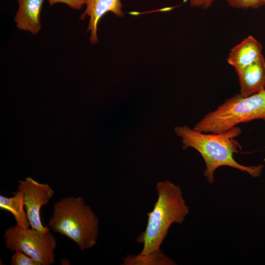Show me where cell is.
I'll return each mask as SVG.
<instances>
[{
	"mask_svg": "<svg viewBox=\"0 0 265 265\" xmlns=\"http://www.w3.org/2000/svg\"><path fill=\"white\" fill-rule=\"evenodd\" d=\"M228 4L237 8H257L264 5L263 0H226Z\"/></svg>",
	"mask_w": 265,
	"mask_h": 265,
	"instance_id": "cell-14",
	"label": "cell"
},
{
	"mask_svg": "<svg viewBox=\"0 0 265 265\" xmlns=\"http://www.w3.org/2000/svg\"><path fill=\"white\" fill-rule=\"evenodd\" d=\"M44 0H17L19 8L14 20L17 27L33 34L41 28L40 15Z\"/></svg>",
	"mask_w": 265,
	"mask_h": 265,
	"instance_id": "cell-9",
	"label": "cell"
},
{
	"mask_svg": "<svg viewBox=\"0 0 265 265\" xmlns=\"http://www.w3.org/2000/svg\"><path fill=\"white\" fill-rule=\"evenodd\" d=\"M214 0H189L191 6L199 7L206 9L212 5Z\"/></svg>",
	"mask_w": 265,
	"mask_h": 265,
	"instance_id": "cell-16",
	"label": "cell"
},
{
	"mask_svg": "<svg viewBox=\"0 0 265 265\" xmlns=\"http://www.w3.org/2000/svg\"><path fill=\"white\" fill-rule=\"evenodd\" d=\"M11 265H41V264L23 252L16 250L11 257Z\"/></svg>",
	"mask_w": 265,
	"mask_h": 265,
	"instance_id": "cell-13",
	"label": "cell"
},
{
	"mask_svg": "<svg viewBox=\"0 0 265 265\" xmlns=\"http://www.w3.org/2000/svg\"><path fill=\"white\" fill-rule=\"evenodd\" d=\"M49 1L50 6L56 3H63L67 4L70 8L80 10L81 9L84 4H85L86 0H48Z\"/></svg>",
	"mask_w": 265,
	"mask_h": 265,
	"instance_id": "cell-15",
	"label": "cell"
},
{
	"mask_svg": "<svg viewBox=\"0 0 265 265\" xmlns=\"http://www.w3.org/2000/svg\"><path fill=\"white\" fill-rule=\"evenodd\" d=\"M177 135L182 139L183 149L192 147L203 157L206 165L204 175L210 183L214 181L213 173L219 167L229 166L247 172L254 177L260 175L263 165L246 166L238 163L233 154L238 153L239 143L235 140L241 133L238 127L219 133H203L187 125L175 128Z\"/></svg>",
	"mask_w": 265,
	"mask_h": 265,
	"instance_id": "cell-1",
	"label": "cell"
},
{
	"mask_svg": "<svg viewBox=\"0 0 265 265\" xmlns=\"http://www.w3.org/2000/svg\"><path fill=\"white\" fill-rule=\"evenodd\" d=\"M99 219L81 196H68L55 202L49 227L74 241L80 250L93 247L99 234Z\"/></svg>",
	"mask_w": 265,
	"mask_h": 265,
	"instance_id": "cell-3",
	"label": "cell"
},
{
	"mask_svg": "<svg viewBox=\"0 0 265 265\" xmlns=\"http://www.w3.org/2000/svg\"><path fill=\"white\" fill-rule=\"evenodd\" d=\"M85 4V10L80 19L84 20L87 16L89 17L87 31H91L90 42L96 44L98 42L97 27L99 21L108 12L122 17V4L121 0H86Z\"/></svg>",
	"mask_w": 265,
	"mask_h": 265,
	"instance_id": "cell-7",
	"label": "cell"
},
{
	"mask_svg": "<svg viewBox=\"0 0 265 265\" xmlns=\"http://www.w3.org/2000/svg\"><path fill=\"white\" fill-rule=\"evenodd\" d=\"M123 265H173L176 263L161 250L146 255H127L123 260Z\"/></svg>",
	"mask_w": 265,
	"mask_h": 265,
	"instance_id": "cell-12",
	"label": "cell"
},
{
	"mask_svg": "<svg viewBox=\"0 0 265 265\" xmlns=\"http://www.w3.org/2000/svg\"><path fill=\"white\" fill-rule=\"evenodd\" d=\"M18 189L24 194L25 210L30 227L43 233L50 230L43 226L40 216V210L47 205L54 194L53 189L47 184L40 183L31 177L18 181Z\"/></svg>",
	"mask_w": 265,
	"mask_h": 265,
	"instance_id": "cell-6",
	"label": "cell"
},
{
	"mask_svg": "<svg viewBox=\"0 0 265 265\" xmlns=\"http://www.w3.org/2000/svg\"><path fill=\"white\" fill-rule=\"evenodd\" d=\"M263 56L262 45L249 36L232 49L227 62L237 70L251 64Z\"/></svg>",
	"mask_w": 265,
	"mask_h": 265,
	"instance_id": "cell-10",
	"label": "cell"
},
{
	"mask_svg": "<svg viewBox=\"0 0 265 265\" xmlns=\"http://www.w3.org/2000/svg\"><path fill=\"white\" fill-rule=\"evenodd\" d=\"M265 121V89L244 97L237 94L207 114L193 129L203 133L225 132L240 123Z\"/></svg>",
	"mask_w": 265,
	"mask_h": 265,
	"instance_id": "cell-4",
	"label": "cell"
},
{
	"mask_svg": "<svg viewBox=\"0 0 265 265\" xmlns=\"http://www.w3.org/2000/svg\"><path fill=\"white\" fill-rule=\"evenodd\" d=\"M11 193L13 196L10 197L0 195V209L10 212L13 215L17 225L25 228H29L30 224L24 209L23 193L17 189Z\"/></svg>",
	"mask_w": 265,
	"mask_h": 265,
	"instance_id": "cell-11",
	"label": "cell"
},
{
	"mask_svg": "<svg viewBox=\"0 0 265 265\" xmlns=\"http://www.w3.org/2000/svg\"><path fill=\"white\" fill-rule=\"evenodd\" d=\"M240 86V95L250 96L265 89V59L264 56L251 64L236 70Z\"/></svg>",
	"mask_w": 265,
	"mask_h": 265,
	"instance_id": "cell-8",
	"label": "cell"
},
{
	"mask_svg": "<svg viewBox=\"0 0 265 265\" xmlns=\"http://www.w3.org/2000/svg\"><path fill=\"white\" fill-rule=\"evenodd\" d=\"M3 238L5 247L12 252H23L41 265L54 263L56 240L50 230L44 233L15 225L5 230Z\"/></svg>",
	"mask_w": 265,
	"mask_h": 265,
	"instance_id": "cell-5",
	"label": "cell"
},
{
	"mask_svg": "<svg viewBox=\"0 0 265 265\" xmlns=\"http://www.w3.org/2000/svg\"><path fill=\"white\" fill-rule=\"evenodd\" d=\"M263 1H264V2H265V0H263Z\"/></svg>",
	"mask_w": 265,
	"mask_h": 265,
	"instance_id": "cell-17",
	"label": "cell"
},
{
	"mask_svg": "<svg viewBox=\"0 0 265 265\" xmlns=\"http://www.w3.org/2000/svg\"><path fill=\"white\" fill-rule=\"evenodd\" d=\"M157 200L152 210L147 213L146 228L136 238L143 244L139 253L146 255L160 249L174 223H182L189 212L181 188L168 180L159 182L156 186Z\"/></svg>",
	"mask_w": 265,
	"mask_h": 265,
	"instance_id": "cell-2",
	"label": "cell"
}]
</instances>
